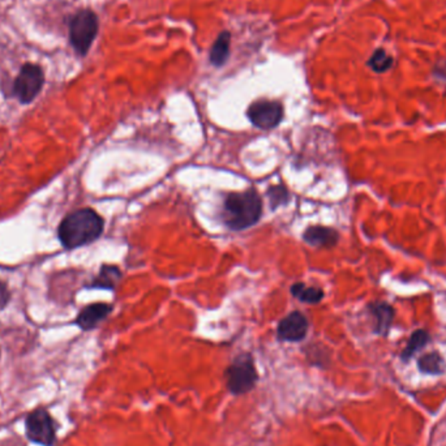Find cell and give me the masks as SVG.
<instances>
[{
    "instance_id": "cell-1",
    "label": "cell",
    "mask_w": 446,
    "mask_h": 446,
    "mask_svg": "<svg viewBox=\"0 0 446 446\" xmlns=\"http://www.w3.org/2000/svg\"><path fill=\"white\" fill-rule=\"evenodd\" d=\"M104 229L105 221L97 211L82 208L61 220L58 227L59 242L66 249H76L95 242Z\"/></svg>"
},
{
    "instance_id": "cell-2",
    "label": "cell",
    "mask_w": 446,
    "mask_h": 446,
    "mask_svg": "<svg viewBox=\"0 0 446 446\" xmlns=\"http://www.w3.org/2000/svg\"><path fill=\"white\" fill-rule=\"evenodd\" d=\"M261 215L262 200L256 189L229 193L223 202V223L234 231H242L255 226Z\"/></svg>"
},
{
    "instance_id": "cell-3",
    "label": "cell",
    "mask_w": 446,
    "mask_h": 446,
    "mask_svg": "<svg viewBox=\"0 0 446 446\" xmlns=\"http://www.w3.org/2000/svg\"><path fill=\"white\" fill-rule=\"evenodd\" d=\"M99 21L97 13L90 8L75 12L68 20L70 45L79 57H86L98 35Z\"/></svg>"
},
{
    "instance_id": "cell-4",
    "label": "cell",
    "mask_w": 446,
    "mask_h": 446,
    "mask_svg": "<svg viewBox=\"0 0 446 446\" xmlns=\"http://www.w3.org/2000/svg\"><path fill=\"white\" fill-rule=\"evenodd\" d=\"M224 384L235 397L251 393L258 382V372L255 359L249 352L239 353L224 371Z\"/></svg>"
},
{
    "instance_id": "cell-5",
    "label": "cell",
    "mask_w": 446,
    "mask_h": 446,
    "mask_svg": "<svg viewBox=\"0 0 446 446\" xmlns=\"http://www.w3.org/2000/svg\"><path fill=\"white\" fill-rule=\"evenodd\" d=\"M28 441L38 446H55L58 443L59 423L45 406L30 411L23 420Z\"/></svg>"
},
{
    "instance_id": "cell-6",
    "label": "cell",
    "mask_w": 446,
    "mask_h": 446,
    "mask_svg": "<svg viewBox=\"0 0 446 446\" xmlns=\"http://www.w3.org/2000/svg\"><path fill=\"white\" fill-rule=\"evenodd\" d=\"M46 82L43 68L32 61H26L12 84V95L21 104L29 105L41 94Z\"/></svg>"
},
{
    "instance_id": "cell-7",
    "label": "cell",
    "mask_w": 446,
    "mask_h": 446,
    "mask_svg": "<svg viewBox=\"0 0 446 446\" xmlns=\"http://www.w3.org/2000/svg\"><path fill=\"white\" fill-rule=\"evenodd\" d=\"M246 117L256 128H275L283 119V106L278 101L260 99L248 107Z\"/></svg>"
},
{
    "instance_id": "cell-8",
    "label": "cell",
    "mask_w": 446,
    "mask_h": 446,
    "mask_svg": "<svg viewBox=\"0 0 446 446\" xmlns=\"http://www.w3.org/2000/svg\"><path fill=\"white\" fill-rule=\"evenodd\" d=\"M308 320L302 312H291L283 317L277 327V338L283 342H300L308 333Z\"/></svg>"
},
{
    "instance_id": "cell-9",
    "label": "cell",
    "mask_w": 446,
    "mask_h": 446,
    "mask_svg": "<svg viewBox=\"0 0 446 446\" xmlns=\"http://www.w3.org/2000/svg\"><path fill=\"white\" fill-rule=\"evenodd\" d=\"M367 309L371 317L374 318V330L377 336L387 337L393 325L396 309L391 304L382 300H375L367 305Z\"/></svg>"
},
{
    "instance_id": "cell-10",
    "label": "cell",
    "mask_w": 446,
    "mask_h": 446,
    "mask_svg": "<svg viewBox=\"0 0 446 446\" xmlns=\"http://www.w3.org/2000/svg\"><path fill=\"white\" fill-rule=\"evenodd\" d=\"M114 307L107 303H93L82 308L76 317L75 324L84 331H90L97 328L102 321H105L113 312Z\"/></svg>"
},
{
    "instance_id": "cell-11",
    "label": "cell",
    "mask_w": 446,
    "mask_h": 446,
    "mask_svg": "<svg viewBox=\"0 0 446 446\" xmlns=\"http://www.w3.org/2000/svg\"><path fill=\"white\" fill-rule=\"evenodd\" d=\"M305 243L312 246H334L340 240V234L334 229L325 226H311L303 234Z\"/></svg>"
},
{
    "instance_id": "cell-12",
    "label": "cell",
    "mask_w": 446,
    "mask_h": 446,
    "mask_svg": "<svg viewBox=\"0 0 446 446\" xmlns=\"http://www.w3.org/2000/svg\"><path fill=\"white\" fill-rule=\"evenodd\" d=\"M230 45H231V33L223 30L217 37L211 46L209 60L214 67H222L230 57Z\"/></svg>"
},
{
    "instance_id": "cell-13",
    "label": "cell",
    "mask_w": 446,
    "mask_h": 446,
    "mask_svg": "<svg viewBox=\"0 0 446 446\" xmlns=\"http://www.w3.org/2000/svg\"><path fill=\"white\" fill-rule=\"evenodd\" d=\"M120 280H122V271L117 266L102 265L98 275L94 278L89 287L104 289V290H115Z\"/></svg>"
},
{
    "instance_id": "cell-14",
    "label": "cell",
    "mask_w": 446,
    "mask_h": 446,
    "mask_svg": "<svg viewBox=\"0 0 446 446\" xmlns=\"http://www.w3.org/2000/svg\"><path fill=\"white\" fill-rule=\"evenodd\" d=\"M429 342H431V336L425 329L415 330L407 340L405 350L400 353V359L403 362H409L416 352L420 351Z\"/></svg>"
},
{
    "instance_id": "cell-15",
    "label": "cell",
    "mask_w": 446,
    "mask_h": 446,
    "mask_svg": "<svg viewBox=\"0 0 446 446\" xmlns=\"http://www.w3.org/2000/svg\"><path fill=\"white\" fill-rule=\"evenodd\" d=\"M291 293L296 299L307 304H318L324 299V290L320 287L307 286L302 282H296L291 286Z\"/></svg>"
},
{
    "instance_id": "cell-16",
    "label": "cell",
    "mask_w": 446,
    "mask_h": 446,
    "mask_svg": "<svg viewBox=\"0 0 446 446\" xmlns=\"http://www.w3.org/2000/svg\"><path fill=\"white\" fill-rule=\"evenodd\" d=\"M418 367L423 374L441 375L445 371V362L438 352H429L418 360Z\"/></svg>"
},
{
    "instance_id": "cell-17",
    "label": "cell",
    "mask_w": 446,
    "mask_h": 446,
    "mask_svg": "<svg viewBox=\"0 0 446 446\" xmlns=\"http://www.w3.org/2000/svg\"><path fill=\"white\" fill-rule=\"evenodd\" d=\"M394 64V59L391 58L387 51L384 50H376L372 57L368 60V67L376 73H384L390 70Z\"/></svg>"
},
{
    "instance_id": "cell-18",
    "label": "cell",
    "mask_w": 446,
    "mask_h": 446,
    "mask_svg": "<svg viewBox=\"0 0 446 446\" xmlns=\"http://www.w3.org/2000/svg\"><path fill=\"white\" fill-rule=\"evenodd\" d=\"M266 195H268V199H269L271 211L280 208L281 205L286 204L289 201V191L283 184L270 187L268 192H266Z\"/></svg>"
},
{
    "instance_id": "cell-19",
    "label": "cell",
    "mask_w": 446,
    "mask_h": 446,
    "mask_svg": "<svg viewBox=\"0 0 446 446\" xmlns=\"http://www.w3.org/2000/svg\"><path fill=\"white\" fill-rule=\"evenodd\" d=\"M11 300V293L7 287V284L3 281H0V312L7 307Z\"/></svg>"
},
{
    "instance_id": "cell-20",
    "label": "cell",
    "mask_w": 446,
    "mask_h": 446,
    "mask_svg": "<svg viewBox=\"0 0 446 446\" xmlns=\"http://www.w3.org/2000/svg\"><path fill=\"white\" fill-rule=\"evenodd\" d=\"M0 358H1V349H0Z\"/></svg>"
}]
</instances>
